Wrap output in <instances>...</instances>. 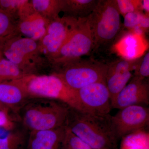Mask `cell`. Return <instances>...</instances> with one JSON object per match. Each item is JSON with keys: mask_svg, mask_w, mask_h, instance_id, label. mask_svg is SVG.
<instances>
[{"mask_svg": "<svg viewBox=\"0 0 149 149\" xmlns=\"http://www.w3.org/2000/svg\"><path fill=\"white\" fill-rule=\"evenodd\" d=\"M110 114L92 113L70 107L65 126L93 149H118Z\"/></svg>", "mask_w": 149, "mask_h": 149, "instance_id": "6da1fadb", "label": "cell"}, {"mask_svg": "<svg viewBox=\"0 0 149 149\" xmlns=\"http://www.w3.org/2000/svg\"><path fill=\"white\" fill-rule=\"evenodd\" d=\"M70 107L52 99L33 98L17 112L18 122L28 133L56 129L65 126Z\"/></svg>", "mask_w": 149, "mask_h": 149, "instance_id": "7a4b0ae2", "label": "cell"}, {"mask_svg": "<svg viewBox=\"0 0 149 149\" xmlns=\"http://www.w3.org/2000/svg\"><path fill=\"white\" fill-rule=\"evenodd\" d=\"M15 81L23 88L29 98H42L56 100L72 108L84 111L77 91L68 87L54 73L27 75Z\"/></svg>", "mask_w": 149, "mask_h": 149, "instance_id": "3957f363", "label": "cell"}, {"mask_svg": "<svg viewBox=\"0 0 149 149\" xmlns=\"http://www.w3.org/2000/svg\"><path fill=\"white\" fill-rule=\"evenodd\" d=\"M87 19L93 37L94 50L111 45L121 32L120 15L115 0H99Z\"/></svg>", "mask_w": 149, "mask_h": 149, "instance_id": "277c9868", "label": "cell"}, {"mask_svg": "<svg viewBox=\"0 0 149 149\" xmlns=\"http://www.w3.org/2000/svg\"><path fill=\"white\" fill-rule=\"evenodd\" d=\"M2 52L27 76L39 74L40 70L49 67L47 60L40 52L38 42L19 34L3 43Z\"/></svg>", "mask_w": 149, "mask_h": 149, "instance_id": "5b68a950", "label": "cell"}, {"mask_svg": "<svg viewBox=\"0 0 149 149\" xmlns=\"http://www.w3.org/2000/svg\"><path fill=\"white\" fill-rule=\"evenodd\" d=\"M107 69L108 64L93 59L80 58L64 65L53 73L77 91L93 83L106 82Z\"/></svg>", "mask_w": 149, "mask_h": 149, "instance_id": "8992f818", "label": "cell"}, {"mask_svg": "<svg viewBox=\"0 0 149 149\" xmlns=\"http://www.w3.org/2000/svg\"><path fill=\"white\" fill-rule=\"evenodd\" d=\"M94 49L93 37L87 17L79 18L77 26L57 53L48 60L49 66L55 71L64 65L89 54Z\"/></svg>", "mask_w": 149, "mask_h": 149, "instance_id": "52a82bcc", "label": "cell"}, {"mask_svg": "<svg viewBox=\"0 0 149 149\" xmlns=\"http://www.w3.org/2000/svg\"><path fill=\"white\" fill-rule=\"evenodd\" d=\"M78 22L79 18L65 15L49 22L46 34L37 42L40 52L47 61L57 53Z\"/></svg>", "mask_w": 149, "mask_h": 149, "instance_id": "ba28073f", "label": "cell"}, {"mask_svg": "<svg viewBox=\"0 0 149 149\" xmlns=\"http://www.w3.org/2000/svg\"><path fill=\"white\" fill-rule=\"evenodd\" d=\"M111 119L119 140L148 125L149 109L145 106H130L120 109Z\"/></svg>", "mask_w": 149, "mask_h": 149, "instance_id": "9c48e42d", "label": "cell"}, {"mask_svg": "<svg viewBox=\"0 0 149 149\" xmlns=\"http://www.w3.org/2000/svg\"><path fill=\"white\" fill-rule=\"evenodd\" d=\"M77 93L84 111L109 114L112 108L106 82L91 84L77 90Z\"/></svg>", "mask_w": 149, "mask_h": 149, "instance_id": "30bf717a", "label": "cell"}, {"mask_svg": "<svg viewBox=\"0 0 149 149\" xmlns=\"http://www.w3.org/2000/svg\"><path fill=\"white\" fill-rule=\"evenodd\" d=\"M140 58L131 60L121 59L108 64L106 82L111 102L133 77L132 72L135 70Z\"/></svg>", "mask_w": 149, "mask_h": 149, "instance_id": "8fae6325", "label": "cell"}, {"mask_svg": "<svg viewBox=\"0 0 149 149\" xmlns=\"http://www.w3.org/2000/svg\"><path fill=\"white\" fill-rule=\"evenodd\" d=\"M49 22L34 9L28 1L19 12L17 30L23 37L38 42L46 34Z\"/></svg>", "mask_w": 149, "mask_h": 149, "instance_id": "7c38bea8", "label": "cell"}, {"mask_svg": "<svg viewBox=\"0 0 149 149\" xmlns=\"http://www.w3.org/2000/svg\"><path fill=\"white\" fill-rule=\"evenodd\" d=\"M112 108L119 110L133 105L149 104V85L146 79L133 77L127 85L111 102Z\"/></svg>", "mask_w": 149, "mask_h": 149, "instance_id": "4fadbf2b", "label": "cell"}, {"mask_svg": "<svg viewBox=\"0 0 149 149\" xmlns=\"http://www.w3.org/2000/svg\"><path fill=\"white\" fill-rule=\"evenodd\" d=\"M65 126L28 133L25 149H63Z\"/></svg>", "mask_w": 149, "mask_h": 149, "instance_id": "5bb4252c", "label": "cell"}, {"mask_svg": "<svg viewBox=\"0 0 149 149\" xmlns=\"http://www.w3.org/2000/svg\"><path fill=\"white\" fill-rule=\"evenodd\" d=\"M148 44L143 36L133 32L125 33L115 43L114 49L123 59H136L143 55L146 50Z\"/></svg>", "mask_w": 149, "mask_h": 149, "instance_id": "9a60e30c", "label": "cell"}, {"mask_svg": "<svg viewBox=\"0 0 149 149\" xmlns=\"http://www.w3.org/2000/svg\"><path fill=\"white\" fill-rule=\"evenodd\" d=\"M29 99L23 88L15 81L0 83V103L8 108L15 115Z\"/></svg>", "mask_w": 149, "mask_h": 149, "instance_id": "2e32d148", "label": "cell"}, {"mask_svg": "<svg viewBox=\"0 0 149 149\" xmlns=\"http://www.w3.org/2000/svg\"><path fill=\"white\" fill-rule=\"evenodd\" d=\"M99 0H61V12L75 18L88 17L95 8Z\"/></svg>", "mask_w": 149, "mask_h": 149, "instance_id": "e0dca14e", "label": "cell"}, {"mask_svg": "<svg viewBox=\"0 0 149 149\" xmlns=\"http://www.w3.org/2000/svg\"><path fill=\"white\" fill-rule=\"evenodd\" d=\"M29 2L34 9L48 22L58 18L61 12V0H31Z\"/></svg>", "mask_w": 149, "mask_h": 149, "instance_id": "ac0fdd59", "label": "cell"}, {"mask_svg": "<svg viewBox=\"0 0 149 149\" xmlns=\"http://www.w3.org/2000/svg\"><path fill=\"white\" fill-rule=\"evenodd\" d=\"M28 133L23 128L15 129L0 137V149H25Z\"/></svg>", "mask_w": 149, "mask_h": 149, "instance_id": "d6986e66", "label": "cell"}, {"mask_svg": "<svg viewBox=\"0 0 149 149\" xmlns=\"http://www.w3.org/2000/svg\"><path fill=\"white\" fill-rule=\"evenodd\" d=\"M2 47L0 49V83L15 81L27 76L4 56Z\"/></svg>", "mask_w": 149, "mask_h": 149, "instance_id": "ffe728a7", "label": "cell"}, {"mask_svg": "<svg viewBox=\"0 0 149 149\" xmlns=\"http://www.w3.org/2000/svg\"><path fill=\"white\" fill-rule=\"evenodd\" d=\"M19 34L17 19L13 15L0 9V41L5 42Z\"/></svg>", "mask_w": 149, "mask_h": 149, "instance_id": "44dd1931", "label": "cell"}, {"mask_svg": "<svg viewBox=\"0 0 149 149\" xmlns=\"http://www.w3.org/2000/svg\"><path fill=\"white\" fill-rule=\"evenodd\" d=\"M123 26L129 32L136 27H139L147 32L149 28V15L143 11H136L125 15Z\"/></svg>", "mask_w": 149, "mask_h": 149, "instance_id": "7402d4cb", "label": "cell"}, {"mask_svg": "<svg viewBox=\"0 0 149 149\" xmlns=\"http://www.w3.org/2000/svg\"><path fill=\"white\" fill-rule=\"evenodd\" d=\"M116 6L120 15L136 11H143L142 0H115Z\"/></svg>", "mask_w": 149, "mask_h": 149, "instance_id": "603a6c76", "label": "cell"}, {"mask_svg": "<svg viewBox=\"0 0 149 149\" xmlns=\"http://www.w3.org/2000/svg\"><path fill=\"white\" fill-rule=\"evenodd\" d=\"M28 0H0V9L17 19L19 10Z\"/></svg>", "mask_w": 149, "mask_h": 149, "instance_id": "cb8c5ba5", "label": "cell"}, {"mask_svg": "<svg viewBox=\"0 0 149 149\" xmlns=\"http://www.w3.org/2000/svg\"><path fill=\"white\" fill-rule=\"evenodd\" d=\"M17 121L16 115L10 110H0V128L11 132L15 129V122Z\"/></svg>", "mask_w": 149, "mask_h": 149, "instance_id": "d4e9b609", "label": "cell"}, {"mask_svg": "<svg viewBox=\"0 0 149 149\" xmlns=\"http://www.w3.org/2000/svg\"><path fill=\"white\" fill-rule=\"evenodd\" d=\"M149 76V52H148L139 58L133 77L143 80Z\"/></svg>", "mask_w": 149, "mask_h": 149, "instance_id": "484cf974", "label": "cell"}, {"mask_svg": "<svg viewBox=\"0 0 149 149\" xmlns=\"http://www.w3.org/2000/svg\"><path fill=\"white\" fill-rule=\"evenodd\" d=\"M65 146L72 149H93L65 127Z\"/></svg>", "mask_w": 149, "mask_h": 149, "instance_id": "4316f807", "label": "cell"}, {"mask_svg": "<svg viewBox=\"0 0 149 149\" xmlns=\"http://www.w3.org/2000/svg\"><path fill=\"white\" fill-rule=\"evenodd\" d=\"M142 9L144 13L149 15V0H143L142 1Z\"/></svg>", "mask_w": 149, "mask_h": 149, "instance_id": "83f0119b", "label": "cell"}, {"mask_svg": "<svg viewBox=\"0 0 149 149\" xmlns=\"http://www.w3.org/2000/svg\"><path fill=\"white\" fill-rule=\"evenodd\" d=\"M10 110L6 107L4 105L0 103V110Z\"/></svg>", "mask_w": 149, "mask_h": 149, "instance_id": "f1b7e54d", "label": "cell"}, {"mask_svg": "<svg viewBox=\"0 0 149 149\" xmlns=\"http://www.w3.org/2000/svg\"><path fill=\"white\" fill-rule=\"evenodd\" d=\"M5 42H2V41H0V49L2 48L3 45V44Z\"/></svg>", "mask_w": 149, "mask_h": 149, "instance_id": "f546056e", "label": "cell"}, {"mask_svg": "<svg viewBox=\"0 0 149 149\" xmlns=\"http://www.w3.org/2000/svg\"><path fill=\"white\" fill-rule=\"evenodd\" d=\"M63 149H72L70 148H68V147L66 146H65L64 143V147H63Z\"/></svg>", "mask_w": 149, "mask_h": 149, "instance_id": "4dcf8cb0", "label": "cell"}]
</instances>
